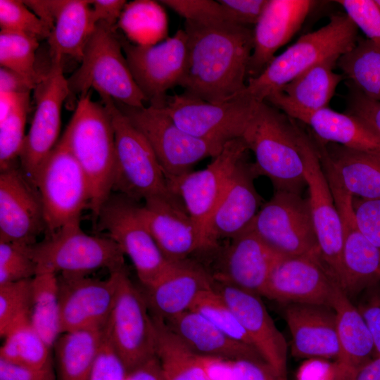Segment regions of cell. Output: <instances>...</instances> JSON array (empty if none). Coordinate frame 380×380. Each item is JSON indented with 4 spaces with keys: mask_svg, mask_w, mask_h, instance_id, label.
<instances>
[{
    "mask_svg": "<svg viewBox=\"0 0 380 380\" xmlns=\"http://www.w3.org/2000/svg\"><path fill=\"white\" fill-rule=\"evenodd\" d=\"M24 3L51 30L53 29L61 0H27L24 1Z\"/></svg>",
    "mask_w": 380,
    "mask_h": 380,
    "instance_id": "94428289",
    "label": "cell"
},
{
    "mask_svg": "<svg viewBox=\"0 0 380 380\" xmlns=\"http://www.w3.org/2000/svg\"><path fill=\"white\" fill-rule=\"evenodd\" d=\"M104 334L122 360L127 372L156 355V331L144 293L118 271L114 304Z\"/></svg>",
    "mask_w": 380,
    "mask_h": 380,
    "instance_id": "8fae6325",
    "label": "cell"
},
{
    "mask_svg": "<svg viewBox=\"0 0 380 380\" xmlns=\"http://www.w3.org/2000/svg\"><path fill=\"white\" fill-rule=\"evenodd\" d=\"M213 277L201 265L189 259L172 262L144 296L152 315L167 321L191 310L205 291L213 289Z\"/></svg>",
    "mask_w": 380,
    "mask_h": 380,
    "instance_id": "4316f807",
    "label": "cell"
},
{
    "mask_svg": "<svg viewBox=\"0 0 380 380\" xmlns=\"http://www.w3.org/2000/svg\"><path fill=\"white\" fill-rule=\"evenodd\" d=\"M249 151L242 138L227 142L204 169L190 171L169 182L198 229L208 251V222L223 196L238 164Z\"/></svg>",
    "mask_w": 380,
    "mask_h": 380,
    "instance_id": "2e32d148",
    "label": "cell"
},
{
    "mask_svg": "<svg viewBox=\"0 0 380 380\" xmlns=\"http://www.w3.org/2000/svg\"><path fill=\"white\" fill-rule=\"evenodd\" d=\"M118 271L104 280L85 274L58 275L63 333L104 329L115 299Z\"/></svg>",
    "mask_w": 380,
    "mask_h": 380,
    "instance_id": "ffe728a7",
    "label": "cell"
},
{
    "mask_svg": "<svg viewBox=\"0 0 380 380\" xmlns=\"http://www.w3.org/2000/svg\"><path fill=\"white\" fill-rule=\"evenodd\" d=\"M37 273L85 274L100 269L110 272L125 268L124 254L109 237L84 232L80 223L45 235L30 246Z\"/></svg>",
    "mask_w": 380,
    "mask_h": 380,
    "instance_id": "52a82bcc",
    "label": "cell"
},
{
    "mask_svg": "<svg viewBox=\"0 0 380 380\" xmlns=\"http://www.w3.org/2000/svg\"><path fill=\"white\" fill-rule=\"evenodd\" d=\"M188 63L180 85L184 93L211 103H224L244 90L253 49V28L224 20L184 22Z\"/></svg>",
    "mask_w": 380,
    "mask_h": 380,
    "instance_id": "6da1fadb",
    "label": "cell"
},
{
    "mask_svg": "<svg viewBox=\"0 0 380 380\" xmlns=\"http://www.w3.org/2000/svg\"><path fill=\"white\" fill-rule=\"evenodd\" d=\"M249 227L284 256L320 253L308 198L302 195L274 191Z\"/></svg>",
    "mask_w": 380,
    "mask_h": 380,
    "instance_id": "5bb4252c",
    "label": "cell"
},
{
    "mask_svg": "<svg viewBox=\"0 0 380 380\" xmlns=\"http://www.w3.org/2000/svg\"><path fill=\"white\" fill-rule=\"evenodd\" d=\"M165 24L164 13L158 3L139 0L127 3L116 29L134 44L153 45L163 35Z\"/></svg>",
    "mask_w": 380,
    "mask_h": 380,
    "instance_id": "ab89813d",
    "label": "cell"
},
{
    "mask_svg": "<svg viewBox=\"0 0 380 380\" xmlns=\"http://www.w3.org/2000/svg\"><path fill=\"white\" fill-rule=\"evenodd\" d=\"M191 310L201 314L229 338L253 347L237 317L213 289H213L201 295Z\"/></svg>",
    "mask_w": 380,
    "mask_h": 380,
    "instance_id": "ee69618b",
    "label": "cell"
},
{
    "mask_svg": "<svg viewBox=\"0 0 380 380\" xmlns=\"http://www.w3.org/2000/svg\"><path fill=\"white\" fill-rule=\"evenodd\" d=\"M30 98V92L18 94L11 111L0 121V170L18 163L26 136Z\"/></svg>",
    "mask_w": 380,
    "mask_h": 380,
    "instance_id": "b9f144b4",
    "label": "cell"
},
{
    "mask_svg": "<svg viewBox=\"0 0 380 380\" xmlns=\"http://www.w3.org/2000/svg\"><path fill=\"white\" fill-rule=\"evenodd\" d=\"M152 316L156 331V355L165 380H211L200 357L191 352L163 319Z\"/></svg>",
    "mask_w": 380,
    "mask_h": 380,
    "instance_id": "d590c367",
    "label": "cell"
},
{
    "mask_svg": "<svg viewBox=\"0 0 380 380\" xmlns=\"http://www.w3.org/2000/svg\"><path fill=\"white\" fill-rule=\"evenodd\" d=\"M353 205L360 232L380 252V198L364 199L353 196Z\"/></svg>",
    "mask_w": 380,
    "mask_h": 380,
    "instance_id": "816d5d0a",
    "label": "cell"
},
{
    "mask_svg": "<svg viewBox=\"0 0 380 380\" xmlns=\"http://www.w3.org/2000/svg\"><path fill=\"white\" fill-rule=\"evenodd\" d=\"M30 321L52 349L63 334L57 274L37 273L32 279Z\"/></svg>",
    "mask_w": 380,
    "mask_h": 380,
    "instance_id": "8d00e7d4",
    "label": "cell"
},
{
    "mask_svg": "<svg viewBox=\"0 0 380 380\" xmlns=\"http://www.w3.org/2000/svg\"><path fill=\"white\" fill-rule=\"evenodd\" d=\"M140 210L149 232L168 261H183L195 253L208 251L198 229L179 199L148 198Z\"/></svg>",
    "mask_w": 380,
    "mask_h": 380,
    "instance_id": "603a6c76",
    "label": "cell"
},
{
    "mask_svg": "<svg viewBox=\"0 0 380 380\" xmlns=\"http://www.w3.org/2000/svg\"><path fill=\"white\" fill-rule=\"evenodd\" d=\"M343 227L342 277L340 286L354 294L380 281V252L360 232L353 196L330 172L326 173Z\"/></svg>",
    "mask_w": 380,
    "mask_h": 380,
    "instance_id": "44dd1931",
    "label": "cell"
},
{
    "mask_svg": "<svg viewBox=\"0 0 380 380\" xmlns=\"http://www.w3.org/2000/svg\"><path fill=\"white\" fill-rule=\"evenodd\" d=\"M18 95V94L0 93V121L4 120L11 111Z\"/></svg>",
    "mask_w": 380,
    "mask_h": 380,
    "instance_id": "e7e4bbea",
    "label": "cell"
},
{
    "mask_svg": "<svg viewBox=\"0 0 380 380\" xmlns=\"http://www.w3.org/2000/svg\"><path fill=\"white\" fill-rule=\"evenodd\" d=\"M4 338L0 360L36 370L53 369L51 348L32 327L30 319L13 327Z\"/></svg>",
    "mask_w": 380,
    "mask_h": 380,
    "instance_id": "f35d334b",
    "label": "cell"
},
{
    "mask_svg": "<svg viewBox=\"0 0 380 380\" xmlns=\"http://www.w3.org/2000/svg\"><path fill=\"white\" fill-rule=\"evenodd\" d=\"M119 39L129 70L147 102L162 107L170 89L180 86L188 63V38L183 29L153 45L131 42L119 31Z\"/></svg>",
    "mask_w": 380,
    "mask_h": 380,
    "instance_id": "4fadbf2b",
    "label": "cell"
},
{
    "mask_svg": "<svg viewBox=\"0 0 380 380\" xmlns=\"http://www.w3.org/2000/svg\"><path fill=\"white\" fill-rule=\"evenodd\" d=\"M103 329L63 333L53 346L58 380H89Z\"/></svg>",
    "mask_w": 380,
    "mask_h": 380,
    "instance_id": "e575fe53",
    "label": "cell"
},
{
    "mask_svg": "<svg viewBox=\"0 0 380 380\" xmlns=\"http://www.w3.org/2000/svg\"><path fill=\"white\" fill-rule=\"evenodd\" d=\"M255 156L252 168L265 176L274 191L302 195L307 186L305 152L312 137L281 110L260 103L241 137Z\"/></svg>",
    "mask_w": 380,
    "mask_h": 380,
    "instance_id": "7a4b0ae2",
    "label": "cell"
},
{
    "mask_svg": "<svg viewBox=\"0 0 380 380\" xmlns=\"http://www.w3.org/2000/svg\"><path fill=\"white\" fill-rule=\"evenodd\" d=\"M1 30L48 39L51 29L20 0H0Z\"/></svg>",
    "mask_w": 380,
    "mask_h": 380,
    "instance_id": "bcb514c9",
    "label": "cell"
},
{
    "mask_svg": "<svg viewBox=\"0 0 380 380\" xmlns=\"http://www.w3.org/2000/svg\"><path fill=\"white\" fill-rule=\"evenodd\" d=\"M34 185L44 210V236L80 223L83 211L90 207L87 177L61 139L40 167Z\"/></svg>",
    "mask_w": 380,
    "mask_h": 380,
    "instance_id": "ba28073f",
    "label": "cell"
},
{
    "mask_svg": "<svg viewBox=\"0 0 380 380\" xmlns=\"http://www.w3.org/2000/svg\"><path fill=\"white\" fill-rule=\"evenodd\" d=\"M260 103L242 94L228 101L216 103L183 92L167 95L160 108L186 133L224 145L243 137Z\"/></svg>",
    "mask_w": 380,
    "mask_h": 380,
    "instance_id": "7c38bea8",
    "label": "cell"
},
{
    "mask_svg": "<svg viewBox=\"0 0 380 380\" xmlns=\"http://www.w3.org/2000/svg\"><path fill=\"white\" fill-rule=\"evenodd\" d=\"M115 103L148 141L168 183L192 171L193 166L199 161L215 157L224 145L186 133L160 108L133 107Z\"/></svg>",
    "mask_w": 380,
    "mask_h": 380,
    "instance_id": "9c48e42d",
    "label": "cell"
},
{
    "mask_svg": "<svg viewBox=\"0 0 380 380\" xmlns=\"http://www.w3.org/2000/svg\"><path fill=\"white\" fill-rule=\"evenodd\" d=\"M82 63L68 78V99L86 95L91 88L100 96L133 107H144L147 100L129 70L119 39V31L99 22L83 52Z\"/></svg>",
    "mask_w": 380,
    "mask_h": 380,
    "instance_id": "5b68a950",
    "label": "cell"
},
{
    "mask_svg": "<svg viewBox=\"0 0 380 380\" xmlns=\"http://www.w3.org/2000/svg\"><path fill=\"white\" fill-rule=\"evenodd\" d=\"M336 283L320 253L284 256L272 269L262 296L281 303L331 307Z\"/></svg>",
    "mask_w": 380,
    "mask_h": 380,
    "instance_id": "d6986e66",
    "label": "cell"
},
{
    "mask_svg": "<svg viewBox=\"0 0 380 380\" xmlns=\"http://www.w3.org/2000/svg\"><path fill=\"white\" fill-rule=\"evenodd\" d=\"M337 66L347 82L367 97L380 101V48L359 37L355 46L343 54Z\"/></svg>",
    "mask_w": 380,
    "mask_h": 380,
    "instance_id": "74e56055",
    "label": "cell"
},
{
    "mask_svg": "<svg viewBox=\"0 0 380 380\" xmlns=\"http://www.w3.org/2000/svg\"><path fill=\"white\" fill-rule=\"evenodd\" d=\"M127 4L125 0H94L91 1L94 22H103L115 27L120 15Z\"/></svg>",
    "mask_w": 380,
    "mask_h": 380,
    "instance_id": "680465c9",
    "label": "cell"
},
{
    "mask_svg": "<svg viewBox=\"0 0 380 380\" xmlns=\"http://www.w3.org/2000/svg\"><path fill=\"white\" fill-rule=\"evenodd\" d=\"M115 132V161L112 193L134 201L153 197L179 199L170 189L163 170L146 138L119 110L114 100L101 96Z\"/></svg>",
    "mask_w": 380,
    "mask_h": 380,
    "instance_id": "8992f818",
    "label": "cell"
},
{
    "mask_svg": "<svg viewBox=\"0 0 380 380\" xmlns=\"http://www.w3.org/2000/svg\"><path fill=\"white\" fill-rule=\"evenodd\" d=\"M291 354L298 358L335 360L339 354L336 316L326 305L289 303L284 311Z\"/></svg>",
    "mask_w": 380,
    "mask_h": 380,
    "instance_id": "83f0119b",
    "label": "cell"
},
{
    "mask_svg": "<svg viewBox=\"0 0 380 380\" xmlns=\"http://www.w3.org/2000/svg\"><path fill=\"white\" fill-rule=\"evenodd\" d=\"M317 4L311 0H267L255 25L253 49L248 79L259 75L274 58L277 51L300 29Z\"/></svg>",
    "mask_w": 380,
    "mask_h": 380,
    "instance_id": "484cf974",
    "label": "cell"
},
{
    "mask_svg": "<svg viewBox=\"0 0 380 380\" xmlns=\"http://www.w3.org/2000/svg\"><path fill=\"white\" fill-rule=\"evenodd\" d=\"M160 3L184 18L185 21L208 24L227 20L218 1L162 0Z\"/></svg>",
    "mask_w": 380,
    "mask_h": 380,
    "instance_id": "681fc988",
    "label": "cell"
},
{
    "mask_svg": "<svg viewBox=\"0 0 380 380\" xmlns=\"http://www.w3.org/2000/svg\"><path fill=\"white\" fill-rule=\"evenodd\" d=\"M125 380H165L157 355L129 372Z\"/></svg>",
    "mask_w": 380,
    "mask_h": 380,
    "instance_id": "6125c7cd",
    "label": "cell"
},
{
    "mask_svg": "<svg viewBox=\"0 0 380 380\" xmlns=\"http://www.w3.org/2000/svg\"><path fill=\"white\" fill-rule=\"evenodd\" d=\"M357 31L346 13L332 15L327 24L300 37L275 56L259 75L248 78L240 94L264 101L270 94L319 62L341 56L352 49L359 38Z\"/></svg>",
    "mask_w": 380,
    "mask_h": 380,
    "instance_id": "277c9868",
    "label": "cell"
},
{
    "mask_svg": "<svg viewBox=\"0 0 380 380\" xmlns=\"http://www.w3.org/2000/svg\"><path fill=\"white\" fill-rule=\"evenodd\" d=\"M367 39L380 48V8L375 0L335 1Z\"/></svg>",
    "mask_w": 380,
    "mask_h": 380,
    "instance_id": "c3c4849f",
    "label": "cell"
},
{
    "mask_svg": "<svg viewBox=\"0 0 380 380\" xmlns=\"http://www.w3.org/2000/svg\"><path fill=\"white\" fill-rule=\"evenodd\" d=\"M200 359L211 380H287L265 360Z\"/></svg>",
    "mask_w": 380,
    "mask_h": 380,
    "instance_id": "7bdbcfd3",
    "label": "cell"
},
{
    "mask_svg": "<svg viewBox=\"0 0 380 380\" xmlns=\"http://www.w3.org/2000/svg\"><path fill=\"white\" fill-rule=\"evenodd\" d=\"M345 113L360 119L380 137V101L371 99L346 82Z\"/></svg>",
    "mask_w": 380,
    "mask_h": 380,
    "instance_id": "f5cc1de1",
    "label": "cell"
},
{
    "mask_svg": "<svg viewBox=\"0 0 380 380\" xmlns=\"http://www.w3.org/2000/svg\"><path fill=\"white\" fill-rule=\"evenodd\" d=\"M141 205L123 195L112 193L102 205L96 220L104 231L128 256L137 277L147 288L170 267L156 243L141 213Z\"/></svg>",
    "mask_w": 380,
    "mask_h": 380,
    "instance_id": "30bf717a",
    "label": "cell"
},
{
    "mask_svg": "<svg viewBox=\"0 0 380 380\" xmlns=\"http://www.w3.org/2000/svg\"><path fill=\"white\" fill-rule=\"evenodd\" d=\"M62 58L58 56L51 58L48 71L33 89L36 108L19 162L34 185L40 167L58 141L62 106L70 95Z\"/></svg>",
    "mask_w": 380,
    "mask_h": 380,
    "instance_id": "9a60e30c",
    "label": "cell"
},
{
    "mask_svg": "<svg viewBox=\"0 0 380 380\" xmlns=\"http://www.w3.org/2000/svg\"><path fill=\"white\" fill-rule=\"evenodd\" d=\"M331 308L336 316L338 380H353L357 370L374 357L372 338L357 307L338 283L333 291Z\"/></svg>",
    "mask_w": 380,
    "mask_h": 380,
    "instance_id": "4dcf8cb0",
    "label": "cell"
},
{
    "mask_svg": "<svg viewBox=\"0 0 380 380\" xmlns=\"http://www.w3.org/2000/svg\"><path fill=\"white\" fill-rule=\"evenodd\" d=\"M267 0H218L228 21L250 27L258 21Z\"/></svg>",
    "mask_w": 380,
    "mask_h": 380,
    "instance_id": "db71d44e",
    "label": "cell"
},
{
    "mask_svg": "<svg viewBox=\"0 0 380 380\" xmlns=\"http://www.w3.org/2000/svg\"><path fill=\"white\" fill-rule=\"evenodd\" d=\"M35 36L11 31L0 32V64L22 75L35 87L43 77L35 69L36 51L39 43Z\"/></svg>",
    "mask_w": 380,
    "mask_h": 380,
    "instance_id": "60d3db41",
    "label": "cell"
},
{
    "mask_svg": "<svg viewBox=\"0 0 380 380\" xmlns=\"http://www.w3.org/2000/svg\"><path fill=\"white\" fill-rule=\"evenodd\" d=\"M296 380H338L336 362L324 358L306 359L298 367Z\"/></svg>",
    "mask_w": 380,
    "mask_h": 380,
    "instance_id": "9f6ffc18",
    "label": "cell"
},
{
    "mask_svg": "<svg viewBox=\"0 0 380 380\" xmlns=\"http://www.w3.org/2000/svg\"><path fill=\"white\" fill-rule=\"evenodd\" d=\"M164 322L198 356L265 360L255 348L229 338L196 311L190 310Z\"/></svg>",
    "mask_w": 380,
    "mask_h": 380,
    "instance_id": "1f68e13d",
    "label": "cell"
},
{
    "mask_svg": "<svg viewBox=\"0 0 380 380\" xmlns=\"http://www.w3.org/2000/svg\"><path fill=\"white\" fill-rule=\"evenodd\" d=\"M30 246L0 241V284L33 278L36 264L30 254Z\"/></svg>",
    "mask_w": 380,
    "mask_h": 380,
    "instance_id": "7dc6e473",
    "label": "cell"
},
{
    "mask_svg": "<svg viewBox=\"0 0 380 380\" xmlns=\"http://www.w3.org/2000/svg\"><path fill=\"white\" fill-rule=\"evenodd\" d=\"M375 2L376 3V4L378 5V6L380 8V0H375Z\"/></svg>",
    "mask_w": 380,
    "mask_h": 380,
    "instance_id": "03108f58",
    "label": "cell"
},
{
    "mask_svg": "<svg viewBox=\"0 0 380 380\" xmlns=\"http://www.w3.org/2000/svg\"><path fill=\"white\" fill-rule=\"evenodd\" d=\"M305 177L320 255L340 285L342 277V222L314 137L305 152Z\"/></svg>",
    "mask_w": 380,
    "mask_h": 380,
    "instance_id": "e0dca14e",
    "label": "cell"
},
{
    "mask_svg": "<svg viewBox=\"0 0 380 380\" xmlns=\"http://www.w3.org/2000/svg\"><path fill=\"white\" fill-rule=\"evenodd\" d=\"M356 307L372 336L374 357L380 356V291L369 293Z\"/></svg>",
    "mask_w": 380,
    "mask_h": 380,
    "instance_id": "11a10c76",
    "label": "cell"
},
{
    "mask_svg": "<svg viewBox=\"0 0 380 380\" xmlns=\"http://www.w3.org/2000/svg\"><path fill=\"white\" fill-rule=\"evenodd\" d=\"M125 365L104 334L96 353L89 380H125Z\"/></svg>",
    "mask_w": 380,
    "mask_h": 380,
    "instance_id": "f907efd6",
    "label": "cell"
},
{
    "mask_svg": "<svg viewBox=\"0 0 380 380\" xmlns=\"http://www.w3.org/2000/svg\"><path fill=\"white\" fill-rule=\"evenodd\" d=\"M96 25L91 1L61 0L47 39L51 57L68 56L81 61Z\"/></svg>",
    "mask_w": 380,
    "mask_h": 380,
    "instance_id": "836d02e7",
    "label": "cell"
},
{
    "mask_svg": "<svg viewBox=\"0 0 380 380\" xmlns=\"http://www.w3.org/2000/svg\"><path fill=\"white\" fill-rule=\"evenodd\" d=\"M340 57L332 56L319 62L270 94L264 101L292 118L329 107L337 86L345 79L342 73L334 71Z\"/></svg>",
    "mask_w": 380,
    "mask_h": 380,
    "instance_id": "f1b7e54d",
    "label": "cell"
},
{
    "mask_svg": "<svg viewBox=\"0 0 380 380\" xmlns=\"http://www.w3.org/2000/svg\"><path fill=\"white\" fill-rule=\"evenodd\" d=\"M90 91L80 96L61 140L72 153L88 180L89 209L96 220L112 194L115 161V132L111 115L102 103L91 99Z\"/></svg>",
    "mask_w": 380,
    "mask_h": 380,
    "instance_id": "3957f363",
    "label": "cell"
},
{
    "mask_svg": "<svg viewBox=\"0 0 380 380\" xmlns=\"http://www.w3.org/2000/svg\"><path fill=\"white\" fill-rule=\"evenodd\" d=\"M32 279L0 284L1 337L18 324L30 319Z\"/></svg>",
    "mask_w": 380,
    "mask_h": 380,
    "instance_id": "f6af8a7d",
    "label": "cell"
},
{
    "mask_svg": "<svg viewBox=\"0 0 380 380\" xmlns=\"http://www.w3.org/2000/svg\"><path fill=\"white\" fill-rule=\"evenodd\" d=\"M0 380H55L53 369L36 370L0 360Z\"/></svg>",
    "mask_w": 380,
    "mask_h": 380,
    "instance_id": "6f0895ef",
    "label": "cell"
},
{
    "mask_svg": "<svg viewBox=\"0 0 380 380\" xmlns=\"http://www.w3.org/2000/svg\"><path fill=\"white\" fill-rule=\"evenodd\" d=\"M308 126L323 144H336L346 148L380 151V137L365 122L346 113L329 107L302 113L293 118Z\"/></svg>",
    "mask_w": 380,
    "mask_h": 380,
    "instance_id": "d6a6232c",
    "label": "cell"
},
{
    "mask_svg": "<svg viewBox=\"0 0 380 380\" xmlns=\"http://www.w3.org/2000/svg\"><path fill=\"white\" fill-rule=\"evenodd\" d=\"M256 177L252 163L243 158L208 222L205 235L211 251L219 247L220 240L232 239L252 223L263 204L254 185Z\"/></svg>",
    "mask_w": 380,
    "mask_h": 380,
    "instance_id": "d4e9b609",
    "label": "cell"
},
{
    "mask_svg": "<svg viewBox=\"0 0 380 380\" xmlns=\"http://www.w3.org/2000/svg\"><path fill=\"white\" fill-rule=\"evenodd\" d=\"M35 85L18 73L8 68L0 69V93L31 92Z\"/></svg>",
    "mask_w": 380,
    "mask_h": 380,
    "instance_id": "91938a15",
    "label": "cell"
},
{
    "mask_svg": "<svg viewBox=\"0 0 380 380\" xmlns=\"http://www.w3.org/2000/svg\"><path fill=\"white\" fill-rule=\"evenodd\" d=\"M0 171V241L32 246L46 230L38 190L20 163Z\"/></svg>",
    "mask_w": 380,
    "mask_h": 380,
    "instance_id": "ac0fdd59",
    "label": "cell"
},
{
    "mask_svg": "<svg viewBox=\"0 0 380 380\" xmlns=\"http://www.w3.org/2000/svg\"><path fill=\"white\" fill-rule=\"evenodd\" d=\"M322 164L353 196L380 198V151L323 144L315 138Z\"/></svg>",
    "mask_w": 380,
    "mask_h": 380,
    "instance_id": "f546056e",
    "label": "cell"
},
{
    "mask_svg": "<svg viewBox=\"0 0 380 380\" xmlns=\"http://www.w3.org/2000/svg\"><path fill=\"white\" fill-rule=\"evenodd\" d=\"M282 257L248 227L221 251L218 268L212 275L262 296L272 269Z\"/></svg>",
    "mask_w": 380,
    "mask_h": 380,
    "instance_id": "cb8c5ba5",
    "label": "cell"
},
{
    "mask_svg": "<svg viewBox=\"0 0 380 380\" xmlns=\"http://www.w3.org/2000/svg\"><path fill=\"white\" fill-rule=\"evenodd\" d=\"M213 289L233 311L264 360L286 376L287 343L260 295L214 278Z\"/></svg>",
    "mask_w": 380,
    "mask_h": 380,
    "instance_id": "7402d4cb",
    "label": "cell"
},
{
    "mask_svg": "<svg viewBox=\"0 0 380 380\" xmlns=\"http://www.w3.org/2000/svg\"><path fill=\"white\" fill-rule=\"evenodd\" d=\"M353 380H380V356H375L362 366Z\"/></svg>",
    "mask_w": 380,
    "mask_h": 380,
    "instance_id": "be15d7a7",
    "label": "cell"
}]
</instances>
